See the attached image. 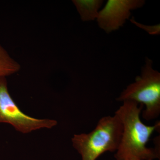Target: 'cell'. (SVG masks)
I'll list each match as a JSON object with an SVG mask.
<instances>
[{
    "label": "cell",
    "instance_id": "5b68a950",
    "mask_svg": "<svg viewBox=\"0 0 160 160\" xmlns=\"http://www.w3.org/2000/svg\"><path fill=\"white\" fill-rule=\"evenodd\" d=\"M145 2L143 0H109L99 12V26L107 33L117 30L129 18L132 10L141 8Z\"/></svg>",
    "mask_w": 160,
    "mask_h": 160
},
{
    "label": "cell",
    "instance_id": "6da1fadb",
    "mask_svg": "<svg viewBox=\"0 0 160 160\" xmlns=\"http://www.w3.org/2000/svg\"><path fill=\"white\" fill-rule=\"evenodd\" d=\"M144 106L125 101L115 112L122 125L119 146L114 154L116 160H153L160 158L158 144L154 148H148L147 143L152 133L159 130L160 122L153 126L145 125L140 118Z\"/></svg>",
    "mask_w": 160,
    "mask_h": 160
},
{
    "label": "cell",
    "instance_id": "7a4b0ae2",
    "mask_svg": "<svg viewBox=\"0 0 160 160\" xmlns=\"http://www.w3.org/2000/svg\"><path fill=\"white\" fill-rule=\"evenodd\" d=\"M122 130V123L117 115L104 116L89 133L74 134L71 139L72 146L82 160H96L107 152L117 151Z\"/></svg>",
    "mask_w": 160,
    "mask_h": 160
},
{
    "label": "cell",
    "instance_id": "277c9868",
    "mask_svg": "<svg viewBox=\"0 0 160 160\" xmlns=\"http://www.w3.org/2000/svg\"><path fill=\"white\" fill-rule=\"evenodd\" d=\"M0 123L10 124L23 133L51 129L58 124L56 120L35 118L21 111L9 94L5 77L0 78Z\"/></svg>",
    "mask_w": 160,
    "mask_h": 160
},
{
    "label": "cell",
    "instance_id": "3957f363",
    "mask_svg": "<svg viewBox=\"0 0 160 160\" xmlns=\"http://www.w3.org/2000/svg\"><path fill=\"white\" fill-rule=\"evenodd\" d=\"M152 65V60L147 58L141 75L116 99L118 102L132 101L145 106L142 116L147 121L157 118L160 114V73Z\"/></svg>",
    "mask_w": 160,
    "mask_h": 160
},
{
    "label": "cell",
    "instance_id": "ba28073f",
    "mask_svg": "<svg viewBox=\"0 0 160 160\" xmlns=\"http://www.w3.org/2000/svg\"><path fill=\"white\" fill-rule=\"evenodd\" d=\"M140 160V159H132V160Z\"/></svg>",
    "mask_w": 160,
    "mask_h": 160
},
{
    "label": "cell",
    "instance_id": "52a82bcc",
    "mask_svg": "<svg viewBox=\"0 0 160 160\" xmlns=\"http://www.w3.org/2000/svg\"><path fill=\"white\" fill-rule=\"evenodd\" d=\"M19 66L0 45V78L5 77L18 70Z\"/></svg>",
    "mask_w": 160,
    "mask_h": 160
},
{
    "label": "cell",
    "instance_id": "8992f818",
    "mask_svg": "<svg viewBox=\"0 0 160 160\" xmlns=\"http://www.w3.org/2000/svg\"><path fill=\"white\" fill-rule=\"evenodd\" d=\"M81 18L83 21H91L97 19L99 9L102 5L101 0L73 1Z\"/></svg>",
    "mask_w": 160,
    "mask_h": 160
}]
</instances>
